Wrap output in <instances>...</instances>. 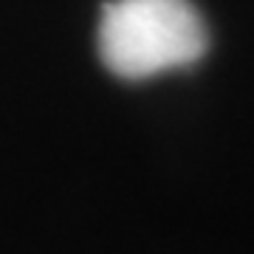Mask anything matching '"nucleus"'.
Listing matches in <instances>:
<instances>
[{"mask_svg": "<svg viewBox=\"0 0 254 254\" xmlns=\"http://www.w3.org/2000/svg\"><path fill=\"white\" fill-rule=\"evenodd\" d=\"M96 51L116 79L144 82L198 65L209 51V28L192 0H108Z\"/></svg>", "mask_w": 254, "mask_h": 254, "instance_id": "1", "label": "nucleus"}]
</instances>
